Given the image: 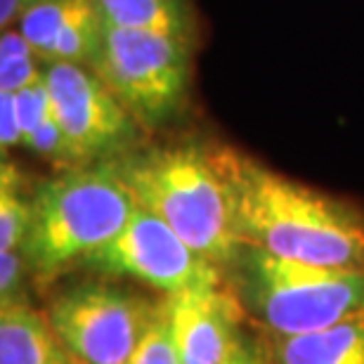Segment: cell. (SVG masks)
Masks as SVG:
<instances>
[{"label":"cell","mask_w":364,"mask_h":364,"mask_svg":"<svg viewBox=\"0 0 364 364\" xmlns=\"http://www.w3.org/2000/svg\"><path fill=\"white\" fill-rule=\"evenodd\" d=\"M228 185L237 235L277 258L364 270V210L282 173L235 147H210Z\"/></svg>","instance_id":"cell-1"},{"label":"cell","mask_w":364,"mask_h":364,"mask_svg":"<svg viewBox=\"0 0 364 364\" xmlns=\"http://www.w3.org/2000/svg\"><path fill=\"white\" fill-rule=\"evenodd\" d=\"M112 161L142 208L168 223L210 263L235 265L244 244L210 147L199 142L142 144Z\"/></svg>","instance_id":"cell-2"},{"label":"cell","mask_w":364,"mask_h":364,"mask_svg":"<svg viewBox=\"0 0 364 364\" xmlns=\"http://www.w3.org/2000/svg\"><path fill=\"white\" fill-rule=\"evenodd\" d=\"M137 206L114 161L60 171L31 192V225L21 246L38 279H53L109 244Z\"/></svg>","instance_id":"cell-3"},{"label":"cell","mask_w":364,"mask_h":364,"mask_svg":"<svg viewBox=\"0 0 364 364\" xmlns=\"http://www.w3.org/2000/svg\"><path fill=\"white\" fill-rule=\"evenodd\" d=\"M230 270L244 310L267 333L296 336L364 315V270L305 265L246 244Z\"/></svg>","instance_id":"cell-4"},{"label":"cell","mask_w":364,"mask_h":364,"mask_svg":"<svg viewBox=\"0 0 364 364\" xmlns=\"http://www.w3.org/2000/svg\"><path fill=\"white\" fill-rule=\"evenodd\" d=\"M196 43L102 24L92 69L147 130L168 126L187 109Z\"/></svg>","instance_id":"cell-5"},{"label":"cell","mask_w":364,"mask_h":364,"mask_svg":"<svg viewBox=\"0 0 364 364\" xmlns=\"http://www.w3.org/2000/svg\"><path fill=\"white\" fill-rule=\"evenodd\" d=\"M159 301L107 282H81L53 298L48 319L78 364H130Z\"/></svg>","instance_id":"cell-6"},{"label":"cell","mask_w":364,"mask_h":364,"mask_svg":"<svg viewBox=\"0 0 364 364\" xmlns=\"http://www.w3.org/2000/svg\"><path fill=\"white\" fill-rule=\"evenodd\" d=\"M81 265L97 274L144 282L166 296L223 282V267L196 253L168 223L140 203L126 228Z\"/></svg>","instance_id":"cell-7"},{"label":"cell","mask_w":364,"mask_h":364,"mask_svg":"<svg viewBox=\"0 0 364 364\" xmlns=\"http://www.w3.org/2000/svg\"><path fill=\"white\" fill-rule=\"evenodd\" d=\"M53 114L85 164L119 159L144 144V128L97 71L83 64L46 62Z\"/></svg>","instance_id":"cell-8"},{"label":"cell","mask_w":364,"mask_h":364,"mask_svg":"<svg viewBox=\"0 0 364 364\" xmlns=\"http://www.w3.org/2000/svg\"><path fill=\"white\" fill-rule=\"evenodd\" d=\"M176 319L180 362L223 364L239 336L244 305L220 284L168 296Z\"/></svg>","instance_id":"cell-9"},{"label":"cell","mask_w":364,"mask_h":364,"mask_svg":"<svg viewBox=\"0 0 364 364\" xmlns=\"http://www.w3.org/2000/svg\"><path fill=\"white\" fill-rule=\"evenodd\" d=\"M263 348L274 364H364V315L296 336L267 333Z\"/></svg>","instance_id":"cell-10"},{"label":"cell","mask_w":364,"mask_h":364,"mask_svg":"<svg viewBox=\"0 0 364 364\" xmlns=\"http://www.w3.org/2000/svg\"><path fill=\"white\" fill-rule=\"evenodd\" d=\"M0 364H78L50 319L24 301L0 308Z\"/></svg>","instance_id":"cell-11"},{"label":"cell","mask_w":364,"mask_h":364,"mask_svg":"<svg viewBox=\"0 0 364 364\" xmlns=\"http://www.w3.org/2000/svg\"><path fill=\"white\" fill-rule=\"evenodd\" d=\"M102 24L164 33L196 43L199 24L192 0H95Z\"/></svg>","instance_id":"cell-12"},{"label":"cell","mask_w":364,"mask_h":364,"mask_svg":"<svg viewBox=\"0 0 364 364\" xmlns=\"http://www.w3.org/2000/svg\"><path fill=\"white\" fill-rule=\"evenodd\" d=\"M31 225V194L17 166L0 168V251H21Z\"/></svg>","instance_id":"cell-13"},{"label":"cell","mask_w":364,"mask_h":364,"mask_svg":"<svg viewBox=\"0 0 364 364\" xmlns=\"http://www.w3.org/2000/svg\"><path fill=\"white\" fill-rule=\"evenodd\" d=\"M81 0H31L19 19L21 36L31 43L43 62H48L62 26Z\"/></svg>","instance_id":"cell-14"},{"label":"cell","mask_w":364,"mask_h":364,"mask_svg":"<svg viewBox=\"0 0 364 364\" xmlns=\"http://www.w3.org/2000/svg\"><path fill=\"white\" fill-rule=\"evenodd\" d=\"M130 364H180L176 319H173V305L168 296L159 301L154 319L137 346Z\"/></svg>","instance_id":"cell-15"},{"label":"cell","mask_w":364,"mask_h":364,"mask_svg":"<svg viewBox=\"0 0 364 364\" xmlns=\"http://www.w3.org/2000/svg\"><path fill=\"white\" fill-rule=\"evenodd\" d=\"M38 55H14L0 57V92H19L26 85L36 83L46 67L38 64Z\"/></svg>","instance_id":"cell-16"},{"label":"cell","mask_w":364,"mask_h":364,"mask_svg":"<svg viewBox=\"0 0 364 364\" xmlns=\"http://www.w3.org/2000/svg\"><path fill=\"white\" fill-rule=\"evenodd\" d=\"M24 144V128H21V116L17 107V95L0 92V147L3 156L7 151Z\"/></svg>","instance_id":"cell-17"},{"label":"cell","mask_w":364,"mask_h":364,"mask_svg":"<svg viewBox=\"0 0 364 364\" xmlns=\"http://www.w3.org/2000/svg\"><path fill=\"white\" fill-rule=\"evenodd\" d=\"M26 267L28 265L21 251H0V298H3V305L19 301Z\"/></svg>","instance_id":"cell-18"},{"label":"cell","mask_w":364,"mask_h":364,"mask_svg":"<svg viewBox=\"0 0 364 364\" xmlns=\"http://www.w3.org/2000/svg\"><path fill=\"white\" fill-rule=\"evenodd\" d=\"M265 362H267V358H265L263 343L246 338L244 333L239 331L235 346L230 348L228 358H225L223 364H265Z\"/></svg>","instance_id":"cell-19"},{"label":"cell","mask_w":364,"mask_h":364,"mask_svg":"<svg viewBox=\"0 0 364 364\" xmlns=\"http://www.w3.org/2000/svg\"><path fill=\"white\" fill-rule=\"evenodd\" d=\"M28 3L31 0H0V26L7 28L12 24H19Z\"/></svg>","instance_id":"cell-20"},{"label":"cell","mask_w":364,"mask_h":364,"mask_svg":"<svg viewBox=\"0 0 364 364\" xmlns=\"http://www.w3.org/2000/svg\"><path fill=\"white\" fill-rule=\"evenodd\" d=\"M265 358H267V353H265ZM265 364H274V362H272L270 358H267V362H265Z\"/></svg>","instance_id":"cell-21"},{"label":"cell","mask_w":364,"mask_h":364,"mask_svg":"<svg viewBox=\"0 0 364 364\" xmlns=\"http://www.w3.org/2000/svg\"><path fill=\"white\" fill-rule=\"evenodd\" d=\"M180 364H194V362H180Z\"/></svg>","instance_id":"cell-22"}]
</instances>
